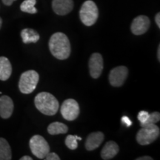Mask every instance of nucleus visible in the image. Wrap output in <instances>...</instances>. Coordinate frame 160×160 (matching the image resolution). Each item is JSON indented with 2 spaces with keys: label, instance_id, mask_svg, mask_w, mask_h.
Returning a JSON list of instances; mask_svg holds the SVG:
<instances>
[{
  "label": "nucleus",
  "instance_id": "1",
  "mask_svg": "<svg viewBox=\"0 0 160 160\" xmlns=\"http://www.w3.org/2000/svg\"><path fill=\"white\" fill-rule=\"evenodd\" d=\"M49 49L52 55L59 60L68 59L71 54V44L65 33L61 32L53 33L49 40Z\"/></svg>",
  "mask_w": 160,
  "mask_h": 160
},
{
  "label": "nucleus",
  "instance_id": "2",
  "mask_svg": "<svg viewBox=\"0 0 160 160\" xmlns=\"http://www.w3.org/2000/svg\"><path fill=\"white\" fill-rule=\"evenodd\" d=\"M34 103L37 110L47 116L55 115L59 108L57 98L48 92H41L37 94L35 97Z\"/></svg>",
  "mask_w": 160,
  "mask_h": 160
},
{
  "label": "nucleus",
  "instance_id": "3",
  "mask_svg": "<svg viewBox=\"0 0 160 160\" xmlns=\"http://www.w3.org/2000/svg\"><path fill=\"white\" fill-rule=\"evenodd\" d=\"M99 17V10L94 2L88 0L82 5L79 11V18L86 26L94 25Z\"/></svg>",
  "mask_w": 160,
  "mask_h": 160
},
{
  "label": "nucleus",
  "instance_id": "4",
  "mask_svg": "<svg viewBox=\"0 0 160 160\" xmlns=\"http://www.w3.org/2000/svg\"><path fill=\"white\" fill-rule=\"evenodd\" d=\"M39 76L37 71L30 70L24 72L21 75L19 82V88L21 93L25 94L31 93L37 88L39 82Z\"/></svg>",
  "mask_w": 160,
  "mask_h": 160
},
{
  "label": "nucleus",
  "instance_id": "5",
  "mask_svg": "<svg viewBox=\"0 0 160 160\" xmlns=\"http://www.w3.org/2000/svg\"><path fill=\"white\" fill-rule=\"evenodd\" d=\"M159 128L156 124L144 126L137 134V142L141 145H148L157 139L159 137Z\"/></svg>",
  "mask_w": 160,
  "mask_h": 160
},
{
  "label": "nucleus",
  "instance_id": "6",
  "mask_svg": "<svg viewBox=\"0 0 160 160\" xmlns=\"http://www.w3.org/2000/svg\"><path fill=\"white\" fill-rule=\"evenodd\" d=\"M30 148L33 155L38 159H45L50 152V146L45 138L40 135H34L30 139Z\"/></svg>",
  "mask_w": 160,
  "mask_h": 160
},
{
  "label": "nucleus",
  "instance_id": "7",
  "mask_svg": "<svg viewBox=\"0 0 160 160\" xmlns=\"http://www.w3.org/2000/svg\"><path fill=\"white\" fill-rule=\"evenodd\" d=\"M61 114L68 121H73L79 114V104L73 99H66L61 106Z\"/></svg>",
  "mask_w": 160,
  "mask_h": 160
},
{
  "label": "nucleus",
  "instance_id": "8",
  "mask_svg": "<svg viewBox=\"0 0 160 160\" xmlns=\"http://www.w3.org/2000/svg\"><path fill=\"white\" fill-rule=\"evenodd\" d=\"M128 75V69L125 66L114 68L109 73V82L113 87H120L124 84Z\"/></svg>",
  "mask_w": 160,
  "mask_h": 160
},
{
  "label": "nucleus",
  "instance_id": "9",
  "mask_svg": "<svg viewBox=\"0 0 160 160\" xmlns=\"http://www.w3.org/2000/svg\"><path fill=\"white\" fill-rule=\"evenodd\" d=\"M90 74L93 79H98L103 71V59L99 53H94L89 59Z\"/></svg>",
  "mask_w": 160,
  "mask_h": 160
},
{
  "label": "nucleus",
  "instance_id": "10",
  "mask_svg": "<svg viewBox=\"0 0 160 160\" xmlns=\"http://www.w3.org/2000/svg\"><path fill=\"white\" fill-rule=\"evenodd\" d=\"M151 25L149 18L146 16L140 15L136 17L132 22L131 29L134 35H142L149 29Z\"/></svg>",
  "mask_w": 160,
  "mask_h": 160
},
{
  "label": "nucleus",
  "instance_id": "11",
  "mask_svg": "<svg viewBox=\"0 0 160 160\" xmlns=\"http://www.w3.org/2000/svg\"><path fill=\"white\" fill-rule=\"evenodd\" d=\"M52 8L57 15H67L73 8V0H53Z\"/></svg>",
  "mask_w": 160,
  "mask_h": 160
},
{
  "label": "nucleus",
  "instance_id": "12",
  "mask_svg": "<svg viewBox=\"0 0 160 160\" xmlns=\"http://www.w3.org/2000/svg\"><path fill=\"white\" fill-rule=\"evenodd\" d=\"M14 105L11 97L2 96L0 97V117L3 119H8L13 112Z\"/></svg>",
  "mask_w": 160,
  "mask_h": 160
},
{
  "label": "nucleus",
  "instance_id": "13",
  "mask_svg": "<svg viewBox=\"0 0 160 160\" xmlns=\"http://www.w3.org/2000/svg\"><path fill=\"white\" fill-rule=\"evenodd\" d=\"M104 133L102 132H93L88 137L85 142V148L88 151H93L98 147H99L100 145L104 141Z\"/></svg>",
  "mask_w": 160,
  "mask_h": 160
},
{
  "label": "nucleus",
  "instance_id": "14",
  "mask_svg": "<svg viewBox=\"0 0 160 160\" xmlns=\"http://www.w3.org/2000/svg\"><path fill=\"white\" fill-rule=\"evenodd\" d=\"M119 148L115 142L109 141L105 144L101 151V157L105 160L113 159L119 153Z\"/></svg>",
  "mask_w": 160,
  "mask_h": 160
},
{
  "label": "nucleus",
  "instance_id": "15",
  "mask_svg": "<svg viewBox=\"0 0 160 160\" xmlns=\"http://www.w3.org/2000/svg\"><path fill=\"white\" fill-rule=\"evenodd\" d=\"M12 73V66L9 59L5 57H0V80L6 81Z\"/></svg>",
  "mask_w": 160,
  "mask_h": 160
},
{
  "label": "nucleus",
  "instance_id": "16",
  "mask_svg": "<svg viewBox=\"0 0 160 160\" xmlns=\"http://www.w3.org/2000/svg\"><path fill=\"white\" fill-rule=\"evenodd\" d=\"M22 39L23 43H36L39 40V34L35 30L31 28H25L21 31Z\"/></svg>",
  "mask_w": 160,
  "mask_h": 160
},
{
  "label": "nucleus",
  "instance_id": "17",
  "mask_svg": "<svg viewBox=\"0 0 160 160\" xmlns=\"http://www.w3.org/2000/svg\"><path fill=\"white\" fill-rule=\"evenodd\" d=\"M68 131V128L64 123L59 122H55L50 124L48 127V132L51 135H58V134H64Z\"/></svg>",
  "mask_w": 160,
  "mask_h": 160
},
{
  "label": "nucleus",
  "instance_id": "18",
  "mask_svg": "<svg viewBox=\"0 0 160 160\" xmlns=\"http://www.w3.org/2000/svg\"><path fill=\"white\" fill-rule=\"evenodd\" d=\"M11 149L8 142L4 138H0V160H11Z\"/></svg>",
  "mask_w": 160,
  "mask_h": 160
},
{
  "label": "nucleus",
  "instance_id": "19",
  "mask_svg": "<svg viewBox=\"0 0 160 160\" xmlns=\"http://www.w3.org/2000/svg\"><path fill=\"white\" fill-rule=\"evenodd\" d=\"M36 3L37 0H25L20 5V9L25 13L35 14L37 13V9L35 8Z\"/></svg>",
  "mask_w": 160,
  "mask_h": 160
},
{
  "label": "nucleus",
  "instance_id": "20",
  "mask_svg": "<svg viewBox=\"0 0 160 160\" xmlns=\"http://www.w3.org/2000/svg\"><path fill=\"white\" fill-rule=\"evenodd\" d=\"M77 140L81 141L82 138L78 136L68 135L65 139V145L71 150H76L78 147Z\"/></svg>",
  "mask_w": 160,
  "mask_h": 160
},
{
  "label": "nucleus",
  "instance_id": "21",
  "mask_svg": "<svg viewBox=\"0 0 160 160\" xmlns=\"http://www.w3.org/2000/svg\"><path fill=\"white\" fill-rule=\"evenodd\" d=\"M159 120L160 114L159 112H153V113H151V114L149 113V117L148 118V119L144 123L140 124V125H141V127H144V126L151 125V124H156L158 122H159Z\"/></svg>",
  "mask_w": 160,
  "mask_h": 160
},
{
  "label": "nucleus",
  "instance_id": "22",
  "mask_svg": "<svg viewBox=\"0 0 160 160\" xmlns=\"http://www.w3.org/2000/svg\"><path fill=\"white\" fill-rule=\"evenodd\" d=\"M148 117H149L148 112L145 111H141L139 113H138L137 119L140 122V124H142L148 119Z\"/></svg>",
  "mask_w": 160,
  "mask_h": 160
},
{
  "label": "nucleus",
  "instance_id": "23",
  "mask_svg": "<svg viewBox=\"0 0 160 160\" xmlns=\"http://www.w3.org/2000/svg\"><path fill=\"white\" fill-rule=\"evenodd\" d=\"M45 159L46 160H59L60 158L59 157V156H58L57 153H51V152H49V153L46 155Z\"/></svg>",
  "mask_w": 160,
  "mask_h": 160
},
{
  "label": "nucleus",
  "instance_id": "24",
  "mask_svg": "<svg viewBox=\"0 0 160 160\" xmlns=\"http://www.w3.org/2000/svg\"><path fill=\"white\" fill-rule=\"evenodd\" d=\"M122 122L127 126V127H130V126L132 125V122L131 120L129 119V117H128L127 116H124V117H122L121 119Z\"/></svg>",
  "mask_w": 160,
  "mask_h": 160
},
{
  "label": "nucleus",
  "instance_id": "25",
  "mask_svg": "<svg viewBox=\"0 0 160 160\" xmlns=\"http://www.w3.org/2000/svg\"><path fill=\"white\" fill-rule=\"evenodd\" d=\"M155 22H156V24H157L158 28H160V13H158L157 15H156L155 17Z\"/></svg>",
  "mask_w": 160,
  "mask_h": 160
},
{
  "label": "nucleus",
  "instance_id": "26",
  "mask_svg": "<svg viewBox=\"0 0 160 160\" xmlns=\"http://www.w3.org/2000/svg\"><path fill=\"white\" fill-rule=\"evenodd\" d=\"M2 1L4 5L7 6H11L13 3V2L17 1V0H2Z\"/></svg>",
  "mask_w": 160,
  "mask_h": 160
},
{
  "label": "nucleus",
  "instance_id": "27",
  "mask_svg": "<svg viewBox=\"0 0 160 160\" xmlns=\"http://www.w3.org/2000/svg\"><path fill=\"white\" fill-rule=\"evenodd\" d=\"M136 159L137 160H152L153 159V158L151 157H148V156H145V157H141L137 158Z\"/></svg>",
  "mask_w": 160,
  "mask_h": 160
},
{
  "label": "nucleus",
  "instance_id": "28",
  "mask_svg": "<svg viewBox=\"0 0 160 160\" xmlns=\"http://www.w3.org/2000/svg\"><path fill=\"white\" fill-rule=\"evenodd\" d=\"M32 157H29V156H24L22 158H20V160H32Z\"/></svg>",
  "mask_w": 160,
  "mask_h": 160
},
{
  "label": "nucleus",
  "instance_id": "29",
  "mask_svg": "<svg viewBox=\"0 0 160 160\" xmlns=\"http://www.w3.org/2000/svg\"><path fill=\"white\" fill-rule=\"evenodd\" d=\"M157 58H158V60H160V45H159V47H158V51H157Z\"/></svg>",
  "mask_w": 160,
  "mask_h": 160
},
{
  "label": "nucleus",
  "instance_id": "30",
  "mask_svg": "<svg viewBox=\"0 0 160 160\" xmlns=\"http://www.w3.org/2000/svg\"><path fill=\"white\" fill-rule=\"evenodd\" d=\"M2 25V18L0 17V29H1Z\"/></svg>",
  "mask_w": 160,
  "mask_h": 160
}]
</instances>
